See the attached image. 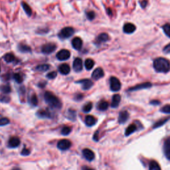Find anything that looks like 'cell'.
Masks as SVG:
<instances>
[{"instance_id": "obj_1", "label": "cell", "mask_w": 170, "mask_h": 170, "mask_svg": "<svg viewBox=\"0 0 170 170\" xmlns=\"http://www.w3.org/2000/svg\"><path fill=\"white\" fill-rule=\"evenodd\" d=\"M44 99L47 105L53 109L59 110L62 108V103H61L59 98L49 91L45 92L44 94Z\"/></svg>"}, {"instance_id": "obj_2", "label": "cell", "mask_w": 170, "mask_h": 170, "mask_svg": "<svg viewBox=\"0 0 170 170\" xmlns=\"http://www.w3.org/2000/svg\"><path fill=\"white\" fill-rule=\"evenodd\" d=\"M154 68L158 73H168L170 69V63L166 59L158 58L154 61Z\"/></svg>"}, {"instance_id": "obj_3", "label": "cell", "mask_w": 170, "mask_h": 170, "mask_svg": "<svg viewBox=\"0 0 170 170\" xmlns=\"http://www.w3.org/2000/svg\"><path fill=\"white\" fill-rule=\"evenodd\" d=\"M74 33V30L73 27H65L60 31L59 34V37L60 39H66L70 38Z\"/></svg>"}, {"instance_id": "obj_4", "label": "cell", "mask_w": 170, "mask_h": 170, "mask_svg": "<svg viewBox=\"0 0 170 170\" xmlns=\"http://www.w3.org/2000/svg\"><path fill=\"white\" fill-rule=\"evenodd\" d=\"M110 88L113 92H117L121 88V83L120 81L115 77H111L110 78Z\"/></svg>"}, {"instance_id": "obj_5", "label": "cell", "mask_w": 170, "mask_h": 170, "mask_svg": "<svg viewBox=\"0 0 170 170\" xmlns=\"http://www.w3.org/2000/svg\"><path fill=\"white\" fill-rule=\"evenodd\" d=\"M56 45L55 43H52V42H49V43H47L45 45H43L41 47V51L42 53L49 55L56 50Z\"/></svg>"}, {"instance_id": "obj_6", "label": "cell", "mask_w": 170, "mask_h": 170, "mask_svg": "<svg viewBox=\"0 0 170 170\" xmlns=\"http://www.w3.org/2000/svg\"><path fill=\"white\" fill-rule=\"evenodd\" d=\"M56 58L59 60L63 61L68 60L70 56V53L69 50L67 49H62L59 51L57 53H56Z\"/></svg>"}, {"instance_id": "obj_7", "label": "cell", "mask_w": 170, "mask_h": 170, "mask_svg": "<svg viewBox=\"0 0 170 170\" xmlns=\"http://www.w3.org/2000/svg\"><path fill=\"white\" fill-rule=\"evenodd\" d=\"M76 83L81 84L82 88L84 91H88L93 86V83L90 79H82L76 82Z\"/></svg>"}, {"instance_id": "obj_8", "label": "cell", "mask_w": 170, "mask_h": 170, "mask_svg": "<svg viewBox=\"0 0 170 170\" xmlns=\"http://www.w3.org/2000/svg\"><path fill=\"white\" fill-rule=\"evenodd\" d=\"M71 146V142L69 140H61L57 144V148L60 150H67Z\"/></svg>"}, {"instance_id": "obj_9", "label": "cell", "mask_w": 170, "mask_h": 170, "mask_svg": "<svg viewBox=\"0 0 170 170\" xmlns=\"http://www.w3.org/2000/svg\"><path fill=\"white\" fill-rule=\"evenodd\" d=\"M73 69L75 72L79 73L83 70V60L81 58H77L75 59L74 62H73Z\"/></svg>"}, {"instance_id": "obj_10", "label": "cell", "mask_w": 170, "mask_h": 170, "mask_svg": "<svg viewBox=\"0 0 170 170\" xmlns=\"http://www.w3.org/2000/svg\"><path fill=\"white\" fill-rule=\"evenodd\" d=\"M104 75H105V73H104L103 69L101 67H98L94 70L92 73V78L95 81H98V80L102 78Z\"/></svg>"}, {"instance_id": "obj_11", "label": "cell", "mask_w": 170, "mask_h": 170, "mask_svg": "<svg viewBox=\"0 0 170 170\" xmlns=\"http://www.w3.org/2000/svg\"><path fill=\"white\" fill-rule=\"evenodd\" d=\"M152 87V84L150 83H141L140 84L136 85V86L130 88L128 91H140L141 89H145V88H149Z\"/></svg>"}, {"instance_id": "obj_12", "label": "cell", "mask_w": 170, "mask_h": 170, "mask_svg": "<svg viewBox=\"0 0 170 170\" xmlns=\"http://www.w3.org/2000/svg\"><path fill=\"white\" fill-rule=\"evenodd\" d=\"M37 115L41 119H51L53 114L49 110H40L37 112Z\"/></svg>"}, {"instance_id": "obj_13", "label": "cell", "mask_w": 170, "mask_h": 170, "mask_svg": "<svg viewBox=\"0 0 170 170\" xmlns=\"http://www.w3.org/2000/svg\"><path fill=\"white\" fill-rule=\"evenodd\" d=\"M83 154L84 155V157L89 162L92 161V160L94 159V158H95V155H94V152L92 150L88 148L84 149L83 150Z\"/></svg>"}, {"instance_id": "obj_14", "label": "cell", "mask_w": 170, "mask_h": 170, "mask_svg": "<svg viewBox=\"0 0 170 170\" xmlns=\"http://www.w3.org/2000/svg\"><path fill=\"white\" fill-rule=\"evenodd\" d=\"M21 143L20 139L17 137H12L8 141V146L11 148H15L18 147Z\"/></svg>"}, {"instance_id": "obj_15", "label": "cell", "mask_w": 170, "mask_h": 170, "mask_svg": "<svg viewBox=\"0 0 170 170\" xmlns=\"http://www.w3.org/2000/svg\"><path fill=\"white\" fill-rule=\"evenodd\" d=\"M72 46L75 50H81L83 46V41L80 37H75L72 41Z\"/></svg>"}, {"instance_id": "obj_16", "label": "cell", "mask_w": 170, "mask_h": 170, "mask_svg": "<svg viewBox=\"0 0 170 170\" xmlns=\"http://www.w3.org/2000/svg\"><path fill=\"white\" fill-rule=\"evenodd\" d=\"M163 151L166 158L170 160V137L165 141L163 145Z\"/></svg>"}, {"instance_id": "obj_17", "label": "cell", "mask_w": 170, "mask_h": 170, "mask_svg": "<svg viewBox=\"0 0 170 170\" xmlns=\"http://www.w3.org/2000/svg\"><path fill=\"white\" fill-rule=\"evenodd\" d=\"M123 31L127 34H131L136 31V26L132 23H126L123 27Z\"/></svg>"}, {"instance_id": "obj_18", "label": "cell", "mask_w": 170, "mask_h": 170, "mask_svg": "<svg viewBox=\"0 0 170 170\" xmlns=\"http://www.w3.org/2000/svg\"><path fill=\"white\" fill-rule=\"evenodd\" d=\"M59 71L60 74L63 75H67L70 73V68L68 64H62L59 66Z\"/></svg>"}, {"instance_id": "obj_19", "label": "cell", "mask_w": 170, "mask_h": 170, "mask_svg": "<svg viewBox=\"0 0 170 170\" xmlns=\"http://www.w3.org/2000/svg\"><path fill=\"white\" fill-rule=\"evenodd\" d=\"M129 114L127 111H122L120 112L119 117V122L120 124H124L128 119Z\"/></svg>"}, {"instance_id": "obj_20", "label": "cell", "mask_w": 170, "mask_h": 170, "mask_svg": "<svg viewBox=\"0 0 170 170\" xmlns=\"http://www.w3.org/2000/svg\"><path fill=\"white\" fill-rule=\"evenodd\" d=\"M96 121L97 120L95 119V118L91 115H88L85 118V124L89 127H91L94 125H95L96 123Z\"/></svg>"}, {"instance_id": "obj_21", "label": "cell", "mask_w": 170, "mask_h": 170, "mask_svg": "<svg viewBox=\"0 0 170 170\" xmlns=\"http://www.w3.org/2000/svg\"><path fill=\"white\" fill-rule=\"evenodd\" d=\"M120 101H121V96L119 95V94H114V95L112 96V103H111L112 108H115L119 106Z\"/></svg>"}, {"instance_id": "obj_22", "label": "cell", "mask_w": 170, "mask_h": 170, "mask_svg": "<svg viewBox=\"0 0 170 170\" xmlns=\"http://www.w3.org/2000/svg\"><path fill=\"white\" fill-rule=\"evenodd\" d=\"M109 39V37H108L107 34H101L99 35L96 38V42L98 44L102 43V42H105Z\"/></svg>"}, {"instance_id": "obj_23", "label": "cell", "mask_w": 170, "mask_h": 170, "mask_svg": "<svg viewBox=\"0 0 170 170\" xmlns=\"http://www.w3.org/2000/svg\"><path fill=\"white\" fill-rule=\"evenodd\" d=\"M66 118H67V119L70 120H75V119H76V116H77V114H76V112H75V110H72V109H69L68 110L67 112H66Z\"/></svg>"}, {"instance_id": "obj_24", "label": "cell", "mask_w": 170, "mask_h": 170, "mask_svg": "<svg viewBox=\"0 0 170 170\" xmlns=\"http://www.w3.org/2000/svg\"><path fill=\"white\" fill-rule=\"evenodd\" d=\"M18 50L21 53H29L31 51V47L27 45L24 44H20L18 45Z\"/></svg>"}, {"instance_id": "obj_25", "label": "cell", "mask_w": 170, "mask_h": 170, "mask_svg": "<svg viewBox=\"0 0 170 170\" xmlns=\"http://www.w3.org/2000/svg\"><path fill=\"white\" fill-rule=\"evenodd\" d=\"M21 6L23 7V10L28 16H31L32 15V9L31 7L26 2H22Z\"/></svg>"}, {"instance_id": "obj_26", "label": "cell", "mask_w": 170, "mask_h": 170, "mask_svg": "<svg viewBox=\"0 0 170 170\" xmlns=\"http://www.w3.org/2000/svg\"><path fill=\"white\" fill-rule=\"evenodd\" d=\"M84 66L87 70H91L94 66V61L91 59H87L84 62Z\"/></svg>"}, {"instance_id": "obj_27", "label": "cell", "mask_w": 170, "mask_h": 170, "mask_svg": "<svg viewBox=\"0 0 170 170\" xmlns=\"http://www.w3.org/2000/svg\"><path fill=\"white\" fill-rule=\"evenodd\" d=\"M136 129H137V127H136V126L135 124H130L128 127L127 128V129L126 130L125 135L126 136H130L132 133H134V132L136 130Z\"/></svg>"}, {"instance_id": "obj_28", "label": "cell", "mask_w": 170, "mask_h": 170, "mask_svg": "<svg viewBox=\"0 0 170 170\" xmlns=\"http://www.w3.org/2000/svg\"><path fill=\"white\" fill-rule=\"evenodd\" d=\"M149 169L150 170H161V168H160L159 163L156 161L152 160V161H151L150 163Z\"/></svg>"}, {"instance_id": "obj_29", "label": "cell", "mask_w": 170, "mask_h": 170, "mask_svg": "<svg viewBox=\"0 0 170 170\" xmlns=\"http://www.w3.org/2000/svg\"><path fill=\"white\" fill-rule=\"evenodd\" d=\"M15 56H14L13 54L12 53H7L4 55L3 56V59L4 60L6 61V63H13L14 60H15Z\"/></svg>"}, {"instance_id": "obj_30", "label": "cell", "mask_w": 170, "mask_h": 170, "mask_svg": "<svg viewBox=\"0 0 170 170\" xmlns=\"http://www.w3.org/2000/svg\"><path fill=\"white\" fill-rule=\"evenodd\" d=\"M108 106L109 105L106 101H101L98 103V109L101 111H105L108 109Z\"/></svg>"}, {"instance_id": "obj_31", "label": "cell", "mask_w": 170, "mask_h": 170, "mask_svg": "<svg viewBox=\"0 0 170 170\" xmlns=\"http://www.w3.org/2000/svg\"><path fill=\"white\" fill-rule=\"evenodd\" d=\"M50 69V65L48 64H42L38 65L36 67V70H38V71L40 72H45L47 71L49 69Z\"/></svg>"}, {"instance_id": "obj_32", "label": "cell", "mask_w": 170, "mask_h": 170, "mask_svg": "<svg viewBox=\"0 0 170 170\" xmlns=\"http://www.w3.org/2000/svg\"><path fill=\"white\" fill-rule=\"evenodd\" d=\"M29 103L33 106H36L38 105V98L35 94H33L29 97Z\"/></svg>"}, {"instance_id": "obj_33", "label": "cell", "mask_w": 170, "mask_h": 170, "mask_svg": "<svg viewBox=\"0 0 170 170\" xmlns=\"http://www.w3.org/2000/svg\"><path fill=\"white\" fill-rule=\"evenodd\" d=\"M11 87L8 84L2 85V86L0 87V91L3 94H8L11 92Z\"/></svg>"}, {"instance_id": "obj_34", "label": "cell", "mask_w": 170, "mask_h": 170, "mask_svg": "<svg viewBox=\"0 0 170 170\" xmlns=\"http://www.w3.org/2000/svg\"><path fill=\"white\" fill-rule=\"evenodd\" d=\"M92 103L88 102L86 104V105H84V106L83 108V110L85 113H88L92 110Z\"/></svg>"}, {"instance_id": "obj_35", "label": "cell", "mask_w": 170, "mask_h": 170, "mask_svg": "<svg viewBox=\"0 0 170 170\" xmlns=\"http://www.w3.org/2000/svg\"><path fill=\"white\" fill-rule=\"evenodd\" d=\"M11 101V98L9 96L5 95V94H1L0 95V102L3 103H9Z\"/></svg>"}, {"instance_id": "obj_36", "label": "cell", "mask_w": 170, "mask_h": 170, "mask_svg": "<svg viewBox=\"0 0 170 170\" xmlns=\"http://www.w3.org/2000/svg\"><path fill=\"white\" fill-rule=\"evenodd\" d=\"M13 79L15 80V81L17 83H21L23 81V77L20 74H19V73H15L13 74Z\"/></svg>"}, {"instance_id": "obj_37", "label": "cell", "mask_w": 170, "mask_h": 170, "mask_svg": "<svg viewBox=\"0 0 170 170\" xmlns=\"http://www.w3.org/2000/svg\"><path fill=\"white\" fill-rule=\"evenodd\" d=\"M71 130H72V129L70 128V127L65 126L63 128L62 130H61V134H62V135H63V136H67L70 133Z\"/></svg>"}, {"instance_id": "obj_38", "label": "cell", "mask_w": 170, "mask_h": 170, "mask_svg": "<svg viewBox=\"0 0 170 170\" xmlns=\"http://www.w3.org/2000/svg\"><path fill=\"white\" fill-rule=\"evenodd\" d=\"M163 29L166 35L170 38V24H166L163 25Z\"/></svg>"}, {"instance_id": "obj_39", "label": "cell", "mask_w": 170, "mask_h": 170, "mask_svg": "<svg viewBox=\"0 0 170 170\" xmlns=\"http://www.w3.org/2000/svg\"><path fill=\"white\" fill-rule=\"evenodd\" d=\"M95 17H96V14L92 11H90L87 13V17L88 20L90 21L93 20L95 18Z\"/></svg>"}, {"instance_id": "obj_40", "label": "cell", "mask_w": 170, "mask_h": 170, "mask_svg": "<svg viewBox=\"0 0 170 170\" xmlns=\"http://www.w3.org/2000/svg\"><path fill=\"white\" fill-rule=\"evenodd\" d=\"M9 123V120L7 118H1L0 119V126H6Z\"/></svg>"}, {"instance_id": "obj_41", "label": "cell", "mask_w": 170, "mask_h": 170, "mask_svg": "<svg viewBox=\"0 0 170 170\" xmlns=\"http://www.w3.org/2000/svg\"><path fill=\"white\" fill-rule=\"evenodd\" d=\"M160 111L163 113H166V114H170V105L163 106Z\"/></svg>"}, {"instance_id": "obj_42", "label": "cell", "mask_w": 170, "mask_h": 170, "mask_svg": "<svg viewBox=\"0 0 170 170\" xmlns=\"http://www.w3.org/2000/svg\"><path fill=\"white\" fill-rule=\"evenodd\" d=\"M169 120V119H163V120H162L160 121H158V122H156V124H155L154 126V128H156L159 127V126H161L162 125H163V124L166 123V122Z\"/></svg>"}, {"instance_id": "obj_43", "label": "cell", "mask_w": 170, "mask_h": 170, "mask_svg": "<svg viewBox=\"0 0 170 170\" xmlns=\"http://www.w3.org/2000/svg\"><path fill=\"white\" fill-rule=\"evenodd\" d=\"M57 76V73L56 71H52L47 74V77L49 79H54Z\"/></svg>"}, {"instance_id": "obj_44", "label": "cell", "mask_w": 170, "mask_h": 170, "mask_svg": "<svg viewBox=\"0 0 170 170\" xmlns=\"http://www.w3.org/2000/svg\"><path fill=\"white\" fill-rule=\"evenodd\" d=\"M83 97L84 96H83V95L82 94H77L76 95L74 96V99L76 101H80L82 100V99L83 98Z\"/></svg>"}, {"instance_id": "obj_45", "label": "cell", "mask_w": 170, "mask_h": 170, "mask_svg": "<svg viewBox=\"0 0 170 170\" xmlns=\"http://www.w3.org/2000/svg\"><path fill=\"white\" fill-rule=\"evenodd\" d=\"M21 154L22 155H29L30 154V151L28 149L25 148L23 149Z\"/></svg>"}, {"instance_id": "obj_46", "label": "cell", "mask_w": 170, "mask_h": 170, "mask_svg": "<svg viewBox=\"0 0 170 170\" xmlns=\"http://www.w3.org/2000/svg\"><path fill=\"white\" fill-rule=\"evenodd\" d=\"M163 51V53H166V54L170 53V43L168 44L167 46L165 47Z\"/></svg>"}, {"instance_id": "obj_47", "label": "cell", "mask_w": 170, "mask_h": 170, "mask_svg": "<svg viewBox=\"0 0 170 170\" xmlns=\"http://www.w3.org/2000/svg\"><path fill=\"white\" fill-rule=\"evenodd\" d=\"M140 5H141V7L145 8L146 7V6H147V5H148V2L146 1V0H143L142 2H141Z\"/></svg>"}, {"instance_id": "obj_48", "label": "cell", "mask_w": 170, "mask_h": 170, "mask_svg": "<svg viewBox=\"0 0 170 170\" xmlns=\"http://www.w3.org/2000/svg\"><path fill=\"white\" fill-rule=\"evenodd\" d=\"M46 84H47V82L45 81H43V82H41L38 84V87L42 88H44L45 86H46Z\"/></svg>"}, {"instance_id": "obj_49", "label": "cell", "mask_w": 170, "mask_h": 170, "mask_svg": "<svg viewBox=\"0 0 170 170\" xmlns=\"http://www.w3.org/2000/svg\"><path fill=\"white\" fill-rule=\"evenodd\" d=\"M93 139L95 141H98V132H96L93 136Z\"/></svg>"}, {"instance_id": "obj_50", "label": "cell", "mask_w": 170, "mask_h": 170, "mask_svg": "<svg viewBox=\"0 0 170 170\" xmlns=\"http://www.w3.org/2000/svg\"><path fill=\"white\" fill-rule=\"evenodd\" d=\"M82 170H94V169H92V168H89L88 166H83L82 168Z\"/></svg>"}, {"instance_id": "obj_51", "label": "cell", "mask_w": 170, "mask_h": 170, "mask_svg": "<svg viewBox=\"0 0 170 170\" xmlns=\"http://www.w3.org/2000/svg\"><path fill=\"white\" fill-rule=\"evenodd\" d=\"M152 105H159V104L160 103L159 101H152V102H150Z\"/></svg>"}, {"instance_id": "obj_52", "label": "cell", "mask_w": 170, "mask_h": 170, "mask_svg": "<svg viewBox=\"0 0 170 170\" xmlns=\"http://www.w3.org/2000/svg\"><path fill=\"white\" fill-rule=\"evenodd\" d=\"M107 11H108V15H111V14H112V11H110V9H108V10H107Z\"/></svg>"}, {"instance_id": "obj_53", "label": "cell", "mask_w": 170, "mask_h": 170, "mask_svg": "<svg viewBox=\"0 0 170 170\" xmlns=\"http://www.w3.org/2000/svg\"><path fill=\"white\" fill-rule=\"evenodd\" d=\"M12 170H21V169L18 168H13Z\"/></svg>"}, {"instance_id": "obj_54", "label": "cell", "mask_w": 170, "mask_h": 170, "mask_svg": "<svg viewBox=\"0 0 170 170\" xmlns=\"http://www.w3.org/2000/svg\"><path fill=\"white\" fill-rule=\"evenodd\" d=\"M0 72H1V67H0Z\"/></svg>"}]
</instances>
